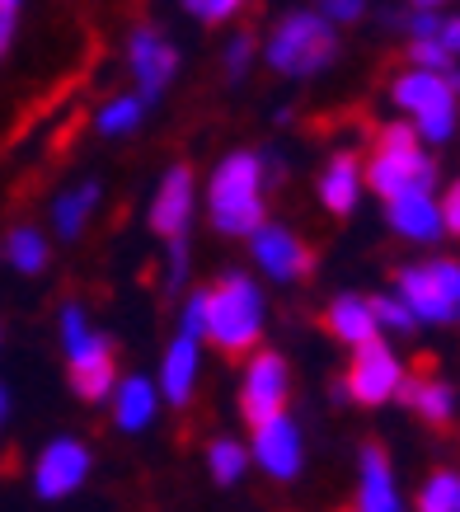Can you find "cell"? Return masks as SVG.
I'll return each mask as SVG.
<instances>
[{
    "label": "cell",
    "instance_id": "6da1fadb",
    "mask_svg": "<svg viewBox=\"0 0 460 512\" xmlns=\"http://www.w3.org/2000/svg\"><path fill=\"white\" fill-rule=\"evenodd\" d=\"M268 301L263 287L240 268H226L212 287H202V339L221 357H249L263 348Z\"/></svg>",
    "mask_w": 460,
    "mask_h": 512
},
{
    "label": "cell",
    "instance_id": "7a4b0ae2",
    "mask_svg": "<svg viewBox=\"0 0 460 512\" xmlns=\"http://www.w3.org/2000/svg\"><path fill=\"white\" fill-rule=\"evenodd\" d=\"M57 329H62L66 381L76 390V400L108 404V395L118 386V353H113V339L94 329L90 311H85L80 301H66L62 315H57Z\"/></svg>",
    "mask_w": 460,
    "mask_h": 512
},
{
    "label": "cell",
    "instance_id": "3957f363",
    "mask_svg": "<svg viewBox=\"0 0 460 512\" xmlns=\"http://www.w3.org/2000/svg\"><path fill=\"white\" fill-rule=\"evenodd\" d=\"M263 156L230 151L207 184V221L216 235H254L268 221L263 212Z\"/></svg>",
    "mask_w": 460,
    "mask_h": 512
},
{
    "label": "cell",
    "instance_id": "277c9868",
    "mask_svg": "<svg viewBox=\"0 0 460 512\" xmlns=\"http://www.w3.org/2000/svg\"><path fill=\"white\" fill-rule=\"evenodd\" d=\"M362 184L385 202L404 198V193H432V184H437V165L423 156L414 127L390 123V127H381V137H376V146H371Z\"/></svg>",
    "mask_w": 460,
    "mask_h": 512
},
{
    "label": "cell",
    "instance_id": "5b68a950",
    "mask_svg": "<svg viewBox=\"0 0 460 512\" xmlns=\"http://www.w3.org/2000/svg\"><path fill=\"white\" fill-rule=\"evenodd\" d=\"M263 57H268V66L282 71V76H315V71H324V66L338 57V38L324 15L296 10V15H287L273 29Z\"/></svg>",
    "mask_w": 460,
    "mask_h": 512
},
{
    "label": "cell",
    "instance_id": "8992f818",
    "mask_svg": "<svg viewBox=\"0 0 460 512\" xmlns=\"http://www.w3.org/2000/svg\"><path fill=\"white\" fill-rule=\"evenodd\" d=\"M395 292L414 311L418 325H460V264L456 259H428L404 264L395 273Z\"/></svg>",
    "mask_w": 460,
    "mask_h": 512
},
{
    "label": "cell",
    "instance_id": "52a82bcc",
    "mask_svg": "<svg viewBox=\"0 0 460 512\" xmlns=\"http://www.w3.org/2000/svg\"><path fill=\"white\" fill-rule=\"evenodd\" d=\"M404 381H409V367H404L399 348L376 334V339H367V343H357L353 348L343 390H348V400L362 404V409H381V404L399 400Z\"/></svg>",
    "mask_w": 460,
    "mask_h": 512
},
{
    "label": "cell",
    "instance_id": "ba28073f",
    "mask_svg": "<svg viewBox=\"0 0 460 512\" xmlns=\"http://www.w3.org/2000/svg\"><path fill=\"white\" fill-rule=\"evenodd\" d=\"M395 104L409 118H414V132L423 141H432V146H442V141H451V132H456V90H451V80L437 76V71H409V76L395 80Z\"/></svg>",
    "mask_w": 460,
    "mask_h": 512
},
{
    "label": "cell",
    "instance_id": "9c48e42d",
    "mask_svg": "<svg viewBox=\"0 0 460 512\" xmlns=\"http://www.w3.org/2000/svg\"><path fill=\"white\" fill-rule=\"evenodd\" d=\"M240 362H245V372H240V414L254 428V423L273 419L292 404V362L277 348H254Z\"/></svg>",
    "mask_w": 460,
    "mask_h": 512
},
{
    "label": "cell",
    "instance_id": "30bf717a",
    "mask_svg": "<svg viewBox=\"0 0 460 512\" xmlns=\"http://www.w3.org/2000/svg\"><path fill=\"white\" fill-rule=\"evenodd\" d=\"M249 461L277 484L301 480V470H306V433L292 419V409L254 423V433H249Z\"/></svg>",
    "mask_w": 460,
    "mask_h": 512
},
{
    "label": "cell",
    "instance_id": "8fae6325",
    "mask_svg": "<svg viewBox=\"0 0 460 512\" xmlns=\"http://www.w3.org/2000/svg\"><path fill=\"white\" fill-rule=\"evenodd\" d=\"M94 475V451L80 442V437L62 433L52 437L43 451H38V461H33V494L47 498V503H62V498L80 494Z\"/></svg>",
    "mask_w": 460,
    "mask_h": 512
},
{
    "label": "cell",
    "instance_id": "7c38bea8",
    "mask_svg": "<svg viewBox=\"0 0 460 512\" xmlns=\"http://www.w3.org/2000/svg\"><path fill=\"white\" fill-rule=\"evenodd\" d=\"M249 254L268 282L277 287H292V282H306L315 273V249L301 240L296 231L277 226V221H263L259 231L249 235Z\"/></svg>",
    "mask_w": 460,
    "mask_h": 512
},
{
    "label": "cell",
    "instance_id": "4fadbf2b",
    "mask_svg": "<svg viewBox=\"0 0 460 512\" xmlns=\"http://www.w3.org/2000/svg\"><path fill=\"white\" fill-rule=\"evenodd\" d=\"M155 386H160V400H165L169 409H188V404H193V395H198V386H202V339L198 334L174 329V339H169L165 353H160Z\"/></svg>",
    "mask_w": 460,
    "mask_h": 512
},
{
    "label": "cell",
    "instance_id": "5bb4252c",
    "mask_svg": "<svg viewBox=\"0 0 460 512\" xmlns=\"http://www.w3.org/2000/svg\"><path fill=\"white\" fill-rule=\"evenodd\" d=\"M353 512H404L395 461H390V451H385L381 442H362V451H357Z\"/></svg>",
    "mask_w": 460,
    "mask_h": 512
},
{
    "label": "cell",
    "instance_id": "9a60e30c",
    "mask_svg": "<svg viewBox=\"0 0 460 512\" xmlns=\"http://www.w3.org/2000/svg\"><path fill=\"white\" fill-rule=\"evenodd\" d=\"M127 66H132V76H137V85H141V99L155 104V99L165 94V85L174 80V71H179V52L169 47L165 33L137 29L132 43H127Z\"/></svg>",
    "mask_w": 460,
    "mask_h": 512
},
{
    "label": "cell",
    "instance_id": "2e32d148",
    "mask_svg": "<svg viewBox=\"0 0 460 512\" xmlns=\"http://www.w3.org/2000/svg\"><path fill=\"white\" fill-rule=\"evenodd\" d=\"M188 226H193V170H188V165H174V170H165V179L155 184L151 231L160 235V240H184Z\"/></svg>",
    "mask_w": 460,
    "mask_h": 512
},
{
    "label": "cell",
    "instance_id": "e0dca14e",
    "mask_svg": "<svg viewBox=\"0 0 460 512\" xmlns=\"http://www.w3.org/2000/svg\"><path fill=\"white\" fill-rule=\"evenodd\" d=\"M160 386H155V376H118V386L108 395V414H113V428L123 437H137L146 433L155 419H160Z\"/></svg>",
    "mask_w": 460,
    "mask_h": 512
},
{
    "label": "cell",
    "instance_id": "ac0fdd59",
    "mask_svg": "<svg viewBox=\"0 0 460 512\" xmlns=\"http://www.w3.org/2000/svg\"><path fill=\"white\" fill-rule=\"evenodd\" d=\"M385 221L399 240H414V245H432L442 240L446 226H442V202L432 193H404V198H390L385 202Z\"/></svg>",
    "mask_w": 460,
    "mask_h": 512
},
{
    "label": "cell",
    "instance_id": "d6986e66",
    "mask_svg": "<svg viewBox=\"0 0 460 512\" xmlns=\"http://www.w3.org/2000/svg\"><path fill=\"white\" fill-rule=\"evenodd\" d=\"M320 325H324V334L334 343H343V348H357V343H367L381 334L376 311H371V296H357V292H338L334 301L324 306Z\"/></svg>",
    "mask_w": 460,
    "mask_h": 512
},
{
    "label": "cell",
    "instance_id": "ffe728a7",
    "mask_svg": "<svg viewBox=\"0 0 460 512\" xmlns=\"http://www.w3.org/2000/svg\"><path fill=\"white\" fill-rule=\"evenodd\" d=\"M399 400L414 409L418 419L428 423V428H446V423H456L460 414V390L446 381V376H409L404 390H399Z\"/></svg>",
    "mask_w": 460,
    "mask_h": 512
},
{
    "label": "cell",
    "instance_id": "44dd1931",
    "mask_svg": "<svg viewBox=\"0 0 460 512\" xmlns=\"http://www.w3.org/2000/svg\"><path fill=\"white\" fill-rule=\"evenodd\" d=\"M357 198H362V160L353 151H338L320 174V202L334 217H353Z\"/></svg>",
    "mask_w": 460,
    "mask_h": 512
},
{
    "label": "cell",
    "instance_id": "7402d4cb",
    "mask_svg": "<svg viewBox=\"0 0 460 512\" xmlns=\"http://www.w3.org/2000/svg\"><path fill=\"white\" fill-rule=\"evenodd\" d=\"M99 179H85V184H76V188H66L62 198L52 202V226H57V235L62 240H80L85 235V226H90V217H94V207H99Z\"/></svg>",
    "mask_w": 460,
    "mask_h": 512
},
{
    "label": "cell",
    "instance_id": "603a6c76",
    "mask_svg": "<svg viewBox=\"0 0 460 512\" xmlns=\"http://www.w3.org/2000/svg\"><path fill=\"white\" fill-rule=\"evenodd\" d=\"M249 442H235L230 433H216L212 442H207V475H212V484H221V489H235V484L249 475Z\"/></svg>",
    "mask_w": 460,
    "mask_h": 512
},
{
    "label": "cell",
    "instance_id": "cb8c5ba5",
    "mask_svg": "<svg viewBox=\"0 0 460 512\" xmlns=\"http://www.w3.org/2000/svg\"><path fill=\"white\" fill-rule=\"evenodd\" d=\"M5 259H10V268L15 273H24V278H33V273H43L47 268V235L33 231V226H15V231L5 235Z\"/></svg>",
    "mask_w": 460,
    "mask_h": 512
},
{
    "label": "cell",
    "instance_id": "d4e9b609",
    "mask_svg": "<svg viewBox=\"0 0 460 512\" xmlns=\"http://www.w3.org/2000/svg\"><path fill=\"white\" fill-rule=\"evenodd\" d=\"M418 512H460V470H432L418 489Z\"/></svg>",
    "mask_w": 460,
    "mask_h": 512
},
{
    "label": "cell",
    "instance_id": "484cf974",
    "mask_svg": "<svg viewBox=\"0 0 460 512\" xmlns=\"http://www.w3.org/2000/svg\"><path fill=\"white\" fill-rule=\"evenodd\" d=\"M141 118H146V99H141V94H123V99H113V104L99 109L94 127H99L104 137H127V132L141 127Z\"/></svg>",
    "mask_w": 460,
    "mask_h": 512
},
{
    "label": "cell",
    "instance_id": "4316f807",
    "mask_svg": "<svg viewBox=\"0 0 460 512\" xmlns=\"http://www.w3.org/2000/svg\"><path fill=\"white\" fill-rule=\"evenodd\" d=\"M371 311H376V325L390 329V334H414V329H418L414 311L404 306V296H399V292H381V296H371Z\"/></svg>",
    "mask_w": 460,
    "mask_h": 512
},
{
    "label": "cell",
    "instance_id": "83f0119b",
    "mask_svg": "<svg viewBox=\"0 0 460 512\" xmlns=\"http://www.w3.org/2000/svg\"><path fill=\"white\" fill-rule=\"evenodd\" d=\"M409 57H414L418 71H437V76H446V71H451V62H456V57H451V52H446L437 38H414Z\"/></svg>",
    "mask_w": 460,
    "mask_h": 512
},
{
    "label": "cell",
    "instance_id": "f1b7e54d",
    "mask_svg": "<svg viewBox=\"0 0 460 512\" xmlns=\"http://www.w3.org/2000/svg\"><path fill=\"white\" fill-rule=\"evenodd\" d=\"M169 254H165V292H184L188 282V245L184 240H165Z\"/></svg>",
    "mask_w": 460,
    "mask_h": 512
},
{
    "label": "cell",
    "instance_id": "f546056e",
    "mask_svg": "<svg viewBox=\"0 0 460 512\" xmlns=\"http://www.w3.org/2000/svg\"><path fill=\"white\" fill-rule=\"evenodd\" d=\"M240 5H245V0H184V10L198 15L202 24H221V19H230Z\"/></svg>",
    "mask_w": 460,
    "mask_h": 512
},
{
    "label": "cell",
    "instance_id": "4dcf8cb0",
    "mask_svg": "<svg viewBox=\"0 0 460 512\" xmlns=\"http://www.w3.org/2000/svg\"><path fill=\"white\" fill-rule=\"evenodd\" d=\"M249 57H254V38H249V33H240V38L226 47V71H230V76H245Z\"/></svg>",
    "mask_w": 460,
    "mask_h": 512
},
{
    "label": "cell",
    "instance_id": "1f68e13d",
    "mask_svg": "<svg viewBox=\"0 0 460 512\" xmlns=\"http://www.w3.org/2000/svg\"><path fill=\"white\" fill-rule=\"evenodd\" d=\"M399 24L414 33V38H437V29H442V19L432 15V10H414V15H404Z\"/></svg>",
    "mask_w": 460,
    "mask_h": 512
},
{
    "label": "cell",
    "instance_id": "d6a6232c",
    "mask_svg": "<svg viewBox=\"0 0 460 512\" xmlns=\"http://www.w3.org/2000/svg\"><path fill=\"white\" fill-rule=\"evenodd\" d=\"M320 10L329 19H338V24H353V19H362L367 5H362V0H320Z\"/></svg>",
    "mask_w": 460,
    "mask_h": 512
},
{
    "label": "cell",
    "instance_id": "836d02e7",
    "mask_svg": "<svg viewBox=\"0 0 460 512\" xmlns=\"http://www.w3.org/2000/svg\"><path fill=\"white\" fill-rule=\"evenodd\" d=\"M442 226L451 235H460V179L446 188V198H442Z\"/></svg>",
    "mask_w": 460,
    "mask_h": 512
},
{
    "label": "cell",
    "instance_id": "e575fe53",
    "mask_svg": "<svg viewBox=\"0 0 460 512\" xmlns=\"http://www.w3.org/2000/svg\"><path fill=\"white\" fill-rule=\"evenodd\" d=\"M437 43H442L451 57H460V19H442V29H437Z\"/></svg>",
    "mask_w": 460,
    "mask_h": 512
},
{
    "label": "cell",
    "instance_id": "d590c367",
    "mask_svg": "<svg viewBox=\"0 0 460 512\" xmlns=\"http://www.w3.org/2000/svg\"><path fill=\"white\" fill-rule=\"evenodd\" d=\"M10 43H15V15H0V57L10 52Z\"/></svg>",
    "mask_w": 460,
    "mask_h": 512
},
{
    "label": "cell",
    "instance_id": "8d00e7d4",
    "mask_svg": "<svg viewBox=\"0 0 460 512\" xmlns=\"http://www.w3.org/2000/svg\"><path fill=\"white\" fill-rule=\"evenodd\" d=\"M5 414H10V395H5V386H0V423H5Z\"/></svg>",
    "mask_w": 460,
    "mask_h": 512
},
{
    "label": "cell",
    "instance_id": "74e56055",
    "mask_svg": "<svg viewBox=\"0 0 460 512\" xmlns=\"http://www.w3.org/2000/svg\"><path fill=\"white\" fill-rule=\"evenodd\" d=\"M19 10V0H0V15H15Z\"/></svg>",
    "mask_w": 460,
    "mask_h": 512
},
{
    "label": "cell",
    "instance_id": "f35d334b",
    "mask_svg": "<svg viewBox=\"0 0 460 512\" xmlns=\"http://www.w3.org/2000/svg\"><path fill=\"white\" fill-rule=\"evenodd\" d=\"M418 10H437V5H446V0H414Z\"/></svg>",
    "mask_w": 460,
    "mask_h": 512
},
{
    "label": "cell",
    "instance_id": "ab89813d",
    "mask_svg": "<svg viewBox=\"0 0 460 512\" xmlns=\"http://www.w3.org/2000/svg\"><path fill=\"white\" fill-rule=\"evenodd\" d=\"M451 90H460V76H456V80H451Z\"/></svg>",
    "mask_w": 460,
    "mask_h": 512
}]
</instances>
